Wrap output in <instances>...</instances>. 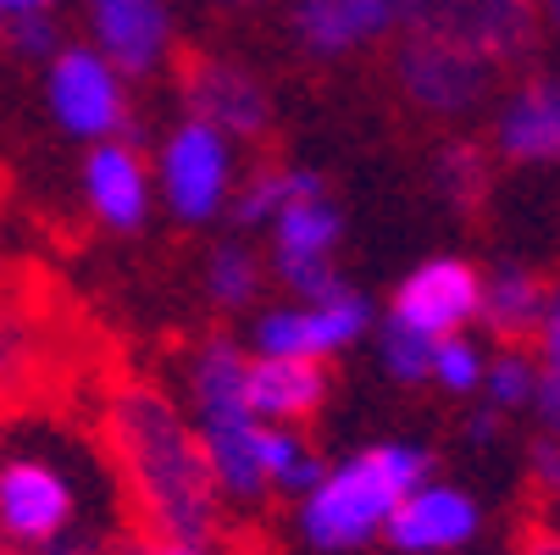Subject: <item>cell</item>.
I'll use <instances>...</instances> for the list:
<instances>
[{"label": "cell", "instance_id": "cell-1", "mask_svg": "<svg viewBox=\"0 0 560 555\" xmlns=\"http://www.w3.org/2000/svg\"><path fill=\"white\" fill-rule=\"evenodd\" d=\"M106 433L144 528L162 539L211 544L222 528V495L206 466L200 433L173 394L150 383H122L106 406Z\"/></svg>", "mask_w": 560, "mask_h": 555}, {"label": "cell", "instance_id": "cell-2", "mask_svg": "<svg viewBox=\"0 0 560 555\" xmlns=\"http://www.w3.org/2000/svg\"><path fill=\"white\" fill-rule=\"evenodd\" d=\"M428 478V450L417 444H366L328 466L316 489L300 495V539L316 555H355L383 539L394 506Z\"/></svg>", "mask_w": 560, "mask_h": 555}, {"label": "cell", "instance_id": "cell-3", "mask_svg": "<svg viewBox=\"0 0 560 555\" xmlns=\"http://www.w3.org/2000/svg\"><path fill=\"white\" fill-rule=\"evenodd\" d=\"M189 423L222 500H261V417L245 401V345L206 339L189 356Z\"/></svg>", "mask_w": 560, "mask_h": 555}, {"label": "cell", "instance_id": "cell-4", "mask_svg": "<svg viewBox=\"0 0 560 555\" xmlns=\"http://www.w3.org/2000/svg\"><path fill=\"white\" fill-rule=\"evenodd\" d=\"M84 517V484L78 472L50 455H12L0 461V555L39 550L61 539Z\"/></svg>", "mask_w": 560, "mask_h": 555}, {"label": "cell", "instance_id": "cell-5", "mask_svg": "<svg viewBox=\"0 0 560 555\" xmlns=\"http://www.w3.org/2000/svg\"><path fill=\"white\" fill-rule=\"evenodd\" d=\"M155 189H162L167 211L189 228L200 222H217L238 189V155H233V139L217 134L211 123L200 117H184L167 139H162V155H155Z\"/></svg>", "mask_w": 560, "mask_h": 555}, {"label": "cell", "instance_id": "cell-6", "mask_svg": "<svg viewBox=\"0 0 560 555\" xmlns=\"http://www.w3.org/2000/svg\"><path fill=\"white\" fill-rule=\"evenodd\" d=\"M500 67L471 50V45H455V39H439V34H406L394 56V84L406 90V101L428 117H466L483 106V95L494 90Z\"/></svg>", "mask_w": 560, "mask_h": 555}, {"label": "cell", "instance_id": "cell-7", "mask_svg": "<svg viewBox=\"0 0 560 555\" xmlns=\"http://www.w3.org/2000/svg\"><path fill=\"white\" fill-rule=\"evenodd\" d=\"M45 101L61 134L72 139H117L128 123V78L95 45H61L45 61Z\"/></svg>", "mask_w": 560, "mask_h": 555}, {"label": "cell", "instance_id": "cell-8", "mask_svg": "<svg viewBox=\"0 0 560 555\" xmlns=\"http://www.w3.org/2000/svg\"><path fill=\"white\" fill-rule=\"evenodd\" d=\"M399 28L471 45L494 67H505L533 45L538 7L533 0H399Z\"/></svg>", "mask_w": 560, "mask_h": 555}, {"label": "cell", "instance_id": "cell-9", "mask_svg": "<svg viewBox=\"0 0 560 555\" xmlns=\"http://www.w3.org/2000/svg\"><path fill=\"white\" fill-rule=\"evenodd\" d=\"M372 328V300L355 294V289H334L323 300H283V305H267L256 316V356H339L350 350L355 339H366Z\"/></svg>", "mask_w": 560, "mask_h": 555}, {"label": "cell", "instance_id": "cell-10", "mask_svg": "<svg viewBox=\"0 0 560 555\" xmlns=\"http://www.w3.org/2000/svg\"><path fill=\"white\" fill-rule=\"evenodd\" d=\"M477 300H483V273L460 256H433L394 289L388 323L411 328L422 339L466 334L477 323Z\"/></svg>", "mask_w": 560, "mask_h": 555}, {"label": "cell", "instance_id": "cell-11", "mask_svg": "<svg viewBox=\"0 0 560 555\" xmlns=\"http://www.w3.org/2000/svg\"><path fill=\"white\" fill-rule=\"evenodd\" d=\"M184 95H189V117L211 123L217 134L238 139H261L272 128V95L267 84L245 67V61H228V56H200L184 72Z\"/></svg>", "mask_w": 560, "mask_h": 555}, {"label": "cell", "instance_id": "cell-12", "mask_svg": "<svg viewBox=\"0 0 560 555\" xmlns=\"http://www.w3.org/2000/svg\"><path fill=\"white\" fill-rule=\"evenodd\" d=\"M477 533H483V506H477L466 489L433 484V478H422L406 500H399L388 528H383V539L399 555H455Z\"/></svg>", "mask_w": 560, "mask_h": 555}, {"label": "cell", "instance_id": "cell-13", "mask_svg": "<svg viewBox=\"0 0 560 555\" xmlns=\"http://www.w3.org/2000/svg\"><path fill=\"white\" fill-rule=\"evenodd\" d=\"M95 50L122 78H150L173 50V7L167 0H90Z\"/></svg>", "mask_w": 560, "mask_h": 555}, {"label": "cell", "instance_id": "cell-14", "mask_svg": "<svg viewBox=\"0 0 560 555\" xmlns=\"http://www.w3.org/2000/svg\"><path fill=\"white\" fill-rule=\"evenodd\" d=\"M294 39L316 61H339L399 28V0H294Z\"/></svg>", "mask_w": 560, "mask_h": 555}, {"label": "cell", "instance_id": "cell-15", "mask_svg": "<svg viewBox=\"0 0 560 555\" xmlns=\"http://www.w3.org/2000/svg\"><path fill=\"white\" fill-rule=\"evenodd\" d=\"M84 200L112 233H133L150 217V162L128 139H95L84 162Z\"/></svg>", "mask_w": 560, "mask_h": 555}, {"label": "cell", "instance_id": "cell-16", "mask_svg": "<svg viewBox=\"0 0 560 555\" xmlns=\"http://www.w3.org/2000/svg\"><path fill=\"white\" fill-rule=\"evenodd\" d=\"M245 401L261 423L300 428L328 401V367L311 356H250L245 361Z\"/></svg>", "mask_w": 560, "mask_h": 555}, {"label": "cell", "instance_id": "cell-17", "mask_svg": "<svg viewBox=\"0 0 560 555\" xmlns=\"http://www.w3.org/2000/svg\"><path fill=\"white\" fill-rule=\"evenodd\" d=\"M494 144L505 162H560V78H527L494 117Z\"/></svg>", "mask_w": 560, "mask_h": 555}, {"label": "cell", "instance_id": "cell-18", "mask_svg": "<svg viewBox=\"0 0 560 555\" xmlns=\"http://www.w3.org/2000/svg\"><path fill=\"white\" fill-rule=\"evenodd\" d=\"M272 262H328L345 240V217L328 200V189L300 195L272 217Z\"/></svg>", "mask_w": 560, "mask_h": 555}, {"label": "cell", "instance_id": "cell-19", "mask_svg": "<svg viewBox=\"0 0 560 555\" xmlns=\"http://www.w3.org/2000/svg\"><path fill=\"white\" fill-rule=\"evenodd\" d=\"M544 278L527 267H500L494 278H483V300H477V316L489 323L494 339L516 345L538 328V311H544Z\"/></svg>", "mask_w": 560, "mask_h": 555}, {"label": "cell", "instance_id": "cell-20", "mask_svg": "<svg viewBox=\"0 0 560 555\" xmlns=\"http://www.w3.org/2000/svg\"><path fill=\"white\" fill-rule=\"evenodd\" d=\"M328 472V461L311 450V439L289 423H261V484L278 495H305Z\"/></svg>", "mask_w": 560, "mask_h": 555}, {"label": "cell", "instance_id": "cell-21", "mask_svg": "<svg viewBox=\"0 0 560 555\" xmlns=\"http://www.w3.org/2000/svg\"><path fill=\"white\" fill-rule=\"evenodd\" d=\"M316 189H323V178H316L311 167H256L245 184L233 189L228 211L245 222V228H272V217H278L289 200L316 195Z\"/></svg>", "mask_w": 560, "mask_h": 555}, {"label": "cell", "instance_id": "cell-22", "mask_svg": "<svg viewBox=\"0 0 560 555\" xmlns=\"http://www.w3.org/2000/svg\"><path fill=\"white\" fill-rule=\"evenodd\" d=\"M206 294L222 311L256 305V294H261V262H256V251L250 245H217L211 262H206Z\"/></svg>", "mask_w": 560, "mask_h": 555}, {"label": "cell", "instance_id": "cell-23", "mask_svg": "<svg viewBox=\"0 0 560 555\" xmlns=\"http://www.w3.org/2000/svg\"><path fill=\"white\" fill-rule=\"evenodd\" d=\"M477 389H483V406H494L500 417L527 412V406H533V389H538V361L511 345L505 356H489L483 383H477Z\"/></svg>", "mask_w": 560, "mask_h": 555}, {"label": "cell", "instance_id": "cell-24", "mask_svg": "<svg viewBox=\"0 0 560 555\" xmlns=\"http://www.w3.org/2000/svg\"><path fill=\"white\" fill-rule=\"evenodd\" d=\"M483 367H489V356H483V345H477L471 334H444V339H433L428 383H439L450 394H471L477 383H483Z\"/></svg>", "mask_w": 560, "mask_h": 555}, {"label": "cell", "instance_id": "cell-25", "mask_svg": "<svg viewBox=\"0 0 560 555\" xmlns=\"http://www.w3.org/2000/svg\"><path fill=\"white\" fill-rule=\"evenodd\" d=\"M433 178H439V195H444L450 206H471L477 195H483V178H489L483 150L466 144V139L444 144V150H439V162H433Z\"/></svg>", "mask_w": 560, "mask_h": 555}, {"label": "cell", "instance_id": "cell-26", "mask_svg": "<svg viewBox=\"0 0 560 555\" xmlns=\"http://www.w3.org/2000/svg\"><path fill=\"white\" fill-rule=\"evenodd\" d=\"M428 361H433V339L399 328V323H383V367H388V378L428 383Z\"/></svg>", "mask_w": 560, "mask_h": 555}, {"label": "cell", "instance_id": "cell-27", "mask_svg": "<svg viewBox=\"0 0 560 555\" xmlns=\"http://www.w3.org/2000/svg\"><path fill=\"white\" fill-rule=\"evenodd\" d=\"M12 50L28 56V61H50L61 50V28L50 12H18L12 18Z\"/></svg>", "mask_w": 560, "mask_h": 555}, {"label": "cell", "instance_id": "cell-28", "mask_svg": "<svg viewBox=\"0 0 560 555\" xmlns=\"http://www.w3.org/2000/svg\"><path fill=\"white\" fill-rule=\"evenodd\" d=\"M18 555H112V539H106L101 522H78V528H67L61 539H50V544H39V550H18Z\"/></svg>", "mask_w": 560, "mask_h": 555}, {"label": "cell", "instance_id": "cell-29", "mask_svg": "<svg viewBox=\"0 0 560 555\" xmlns=\"http://www.w3.org/2000/svg\"><path fill=\"white\" fill-rule=\"evenodd\" d=\"M23 367H28V334L18 316L0 311V389H12L23 378Z\"/></svg>", "mask_w": 560, "mask_h": 555}, {"label": "cell", "instance_id": "cell-30", "mask_svg": "<svg viewBox=\"0 0 560 555\" xmlns=\"http://www.w3.org/2000/svg\"><path fill=\"white\" fill-rule=\"evenodd\" d=\"M533 412L544 423L549 439H560V361H544L538 367V389H533Z\"/></svg>", "mask_w": 560, "mask_h": 555}, {"label": "cell", "instance_id": "cell-31", "mask_svg": "<svg viewBox=\"0 0 560 555\" xmlns=\"http://www.w3.org/2000/svg\"><path fill=\"white\" fill-rule=\"evenodd\" d=\"M533 339H538V356H544V361H560V284L544 289V311H538Z\"/></svg>", "mask_w": 560, "mask_h": 555}, {"label": "cell", "instance_id": "cell-32", "mask_svg": "<svg viewBox=\"0 0 560 555\" xmlns=\"http://www.w3.org/2000/svg\"><path fill=\"white\" fill-rule=\"evenodd\" d=\"M117 555H222V550H217V544H189V539L150 533V539H139V544H128V550H117Z\"/></svg>", "mask_w": 560, "mask_h": 555}, {"label": "cell", "instance_id": "cell-33", "mask_svg": "<svg viewBox=\"0 0 560 555\" xmlns=\"http://www.w3.org/2000/svg\"><path fill=\"white\" fill-rule=\"evenodd\" d=\"M527 466H533V478H538V489L560 495V439H544V444H533Z\"/></svg>", "mask_w": 560, "mask_h": 555}, {"label": "cell", "instance_id": "cell-34", "mask_svg": "<svg viewBox=\"0 0 560 555\" xmlns=\"http://www.w3.org/2000/svg\"><path fill=\"white\" fill-rule=\"evenodd\" d=\"M500 423H505V417H500L494 406H477V412L466 417V433H471L477 444H494V439H500Z\"/></svg>", "mask_w": 560, "mask_h": 555}, {"label": "cell", "instance_id": "cell-35", "mask_svg": "<svg viewBox=\"0 0 560 555\" xmlns=\"http://www.w3.org/2000/svg\"><path fill=\"white\" fill-rule=\"evenodd\" d=\"M516 555H560V528H527Z\"/></svg>", "mask_w": 560, "mask_h": 555}, {"label": "cell", "instance_id": "cell-36", "mask_svg": "<svg viewBox=\"0 0 560 555\" xmlns=\"http://www.w3.org/2000/svg\"><path fill=\"white\" fill-rule=\"evenodd\" d=\"M538 7V18H544V28L555 34V45H560V0H533Z\"/></svg>", "mask_w": 560, "mask_h": 555}, {"label": "cell", "instance_id": "cell-37", "mask_svg": "<svg viewBox=\"0 0 560 555\" xmlns=\"http://www.w3.org/2000/svg\"><path fill=\"white\" fill-rule=\"evenodd\" d=\"M56 0H0V12L7 18H18V12H50Z\"/></svg>", "mask_w": 560, "mask_h": 555}, {"label": "cell", "instance_id": "cell-38", "mask_svg": "<svg viewBox=\"0 0 560 555\" xmlns=\"http://www.w3.org/2000/svg\"><path fill=\"white\" fill-rule=\"evenodd\" d=\"M217 7H261V0H217Z\"/></svg>", "mask_w": 560, "mask_h": 555}]
</instances>
